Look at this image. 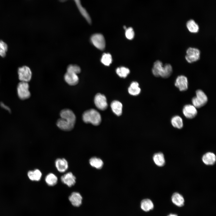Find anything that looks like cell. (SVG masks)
<instances>
[{
	"instance_id": "cell-1",
	"label": "cell",
	"mask_w": 216,
	"mask_h": 216,
	"mask_svg": "<svg viewBox=\"0 0 216 216\" xmlns=\"http://www.w3.org/2000/svg\"><path fill=\"white\" fill-rule=\"evenodd\" d=\"M61 118L57 122V126L61 129L70 131L74 127L76 117L74 112L69 109H64L60 112Z\"/></svg>"
},
{
	"instance_id": "cell-2",
	"label": "cell",
	"mask_w": 216,
	"mask_h": 216,
	"mask_svg": "<svg viewBox=\"0 0 216 216\" xmlns=\"http://www.w3.org/2000/svg\"><path fill=\"white\" fill-rule=\"evenodd\" d=\"M82 118L84 122L90 123L95 126L99 125L101 120L100 113L96 110L93 109L84 112L82 115Z\"/></svg>"
},
{
	"instance_id": "cell-3",
	"label": "cell",
	"mask_w": 216,
	"mask_h": 216,
	"mask_svg": "<svg viewBox=\"0 0 216 216\" xmlns=\"http://www.w3.org/2000/svg\"><path fill=\"white\" fill-rule=\"evenodd\" d=\"M208 100V98L205 93L202 90H197L196 91V96L192 99L193 105L196 108H200L205 105Z\"/></svg>"
},
{
	"instance_id": "cell-4",
	"label": "cell",
	"mask_w": 216,
	"mask_h": 216,
	"mask_svg": "<svg viewBox=\"0 0 216 216\" xmlns=\"http://www.w3.org/2000/svg\"><path fill=\"white\" fill-rule=\"evenodd\" d=\"M29 85L28 82L20 81L17 87V93L19 98L22 100L28 98L31 96L29 90Z\"/></svg>"
},
{
	"instance_id": "cell-5",
	"label": "cell",
	"mask_w": 216,
	"mask_h": 216,
	"mask_svg": "<svg viewBox=\"0 0 216 216\" xmlns=\"http://www.w3.org/2000/svg\"><path fill=\"white\" fill-rule=\"evenodd\" d=\"M186 54L185 58L187 61L189 63L194 62L200 58V52L197 48L189 47L186 51Z\"/></svg>"
},
{
	"instance_id": "cell-6",
	"label": "cell",
	"mask_w": 216,
	"mask_h": 216,
	"mask_svg": "<svg viewBox=\"0 0 216 216\" xmlns=\"http://www.w3.org/2000/svg\"><path fill=\"white\" fill-rule=\"evenodd\" d=\"M18 74L19 79L20 81L28 82L32 78L31 70L27 66L19 67L18 69Z\"/></svg>"
},
{
	"instance_id": "cell-7",
	"label": "cell",
	"mask_w": 216,
	"mask_h": 216,
	"mask_svg": "<svg viewBox=\"0 0 216 216\" xmlns=\"http://www.w3.org/2000/svg\"><path fill=\"white\" fill-rule=\"evenodd\" d=\"M90 41L93 45L96 48L104 50L105 47V41L103 35L101 34L96 33L93 34L90 38Z\"/></svg>"
},
{
	"instance_id": "cell-8",
	"label": "cell",
	"mask_w": 216,
	"mask_h": 216,
	"mask_svg": "<svg viewBox=\"0 0 216 216\" xmlns=\"http://www.w3.org/2000/svg\"><path fill=\"white\" fill-rule=\"evenodd\" d=\"M94 101L96 106L99 109L104 110L107 108V100L104 95L100 93L97 94L94 97Z\"/></svg>"
},
{
	"instance_id": "cell-9",
	"label": "cell",
	"mask_w": 216,
	"mask_h": 216,
	"mask_svg": "<svg viewBox=\"0 0 216 216\" xmlns=\"http://www.w3.org/2000/svg\"><path fill=\"white\" fill-rule=\"evenodd\" d=\"M175 85L180 91H186L188 87V81L187 77L183 75L178 76L176 79Z\"/></svg>"
},
{
	"instance_id": "cell-10",
	"label": "cell",
	"mask_w": 216,
	"mask_h": 216,
	"mask_svg": "<svg viewBox=\"0 0 216 216\" xmlns=\"http://www.w3.org/2000/svg\"><path fill=\"white\" fill-rule=\"evenodd\" d=\"M184 116L188 119H192L195 117L197 113L196 108L193 105L187 104L185 105L182 110Z\"/></svg>"
},
{
	"instance_id": "cell-11",
	"label": "cell",
	"mask_w": 216,
	"mask_h": 216,
	"mask_svg": "<svg viewBox=\"0 0 216 216\" xmlns=\"http://www.w3.org/2000/svg\"><path fill=\"white\" fill-rule=\"evenodd\" d=\"M62 182L69 187L74 185L76 183V177L71 172H68L62 176L61 178Z\"/></svg>"
},
{
	"instance_id": "cell-12",
	"label": "cell",
	"mask_w": 216,
	"mask_h": 216,
	"mask_svg": "<svg viewBox=\"0 0 216 216\" xmlns=\"http://www.w3.org/2000/svg\"><path fill=\"white\" fill-rule=\"evenodd\" d=\"M82 197L80 193L74 192L69 197V200L72 205L75 207H79L82 203Z\"/></svg>"
},
{
	"instance_id": "cell-13",
	"label": "cell",
	"mask_w": 216,
	"mask_h": 216,
	"mask_svg": "<svg viewBox=\"0 0 216 216\" xmlns=\"http://www.w3.org/2000/svg\"><path fill=\"white\" fill-rule=\"evenodd\" d=\"M64 78L65 81L70 86H75L79 81V78L77 74L68 72L65 74Z\"/></svg>"
},
{
	"instance_id": "cell-14",
	"label": "cell",
	"mask_w": 216,
	"mask_h": 216,
	"mask_svg": "<svg viewBox=\"0 0 216 216\" xmlns=\"http://www.w3.org/2000/svg\"><path fill=\"white\" fill-rule=\"evenodd\" d=\"M55 164L58 170L61 172H65L68 169V163L64 158H58L55 161Z\"/></svg>"
},
{
	"instance_id": "cell-15",
	"label": "cell",
	"mask_w": 216,
	"mask_h": 216,
	"mask_svg": "<svg viewBox=\"0 0 216 216\" xmlns=\"http://www.w3.org/2000/svg\"><path fill=\"white\" fill-rule=\"evenodd\" d=\"M60 2H63L67 0H59ZM77 7L81 14L84 17L87 22L89 24L92 22L91 19L89 14L86 10L82 6L81 4L80 0H74Z\"/></svg>"
},
{
	"instance_id": "cell-16",
	"label": "cell",
	"mask_w": 216,
	"mask_h": 216,
	"mask_svg": "<svg viewBox=\"0 0 216 216\" xmlns=\"http://www.w3.org/2000/svg\"><path fill=\"white\" fill-rule=\"evenodd\" d=\"M202 161L206 165H213L216 161L215 154L211 152H208L203 156Z\"/></svg>"
},
{
	"instance_id": "cell-17",
	"label": "cell",
	"mask_w": 216,
	"mask_h": 216,
	"mask_svg": "<svg viewBox=\"0 0 216 216\" xmlns=\"http://www.w3.org/2000/svg\"><path fill=\"white\" fill-rule=\"evenodd\" d=\"M171 200L172 203L177 206L182 207L184 205V198L182 195L178 193L173 194L171 197Z\"/></svg>"
},
{
	"instance_id": "cell-18",
	"label": "cell",
	"mask_w": 216,
	"mask_h": 216,
	"mask_svg": "<svg viewBox=\"0 0 216 216\" xmlns=\"http://www.w3.org/2000/svg\"><path fill=\"white\" fill-rule=\"evenodd\" d=\"M111 109L113 112L118 116L121 115L122 113V105L119 101L114 100L110 105Z\"/></svg>"
},
{
	"instance_id": "cell-19",
	"label": "cell",
	"mask_w": 216,
	"mask_h": 216,
	"mask_svg": "<svg viewBox=\"0 0 216 216\" xmlns=\"http://www.w3.org/2000/svg\"><path fill=\"white\" fill-rule=\"evenodd\" d=\"M172 72V68L171 65L166 64L163 65L160 73V76L166 78L170 77Z\"/></svg>"
},
{
	"instance_id": "cell-20",
	"label": "cell",
	"mask_w": 216,
	"mask_h": 216,
	"mask_svg": "<svg viewBox=\"0 0 216 216\" xmlns=\"http://www.w3.org/2000/svg\"><path fill=\"white\" fill-rule=\"evenodd\" d=\"M187 28L191 33H196L199 30L198 24L193 20L191 19L188 21L186 24Z\"/></svg>"
},
{
	"instance_id": "cell-21",
	"label": "cell",
	"mask_w": 216,
	"mask_h": 216,
	"mask_svg": "<svg viewBox=\"0 0 216 216\" xmlns=\"http://www.w3.org/2000/svg\"><path fill=\"white\" fill-rule=\"evenodd\" d=\"M153 158L155 164L158 166H163L165 164L164 156L161 152L155 154L153 155Z\"/></svg>"
},
{
	"instance_id": "cell-22",
	"label": "cell",
	"mask_w": 216,
	"mask_h": 216,
	"mask_svg": "<svg viewBox=\"0 0 216 216\" xmlns=\"http://www.w3.org/2000/svg\"><path fill=\"white\" fill-rule=\"evenodd\" d=\"M128 90L129 93L134 96L138 95L141 91V89L139 87V84L136 82H132L128 88Z\"/></svg>"
},
{
	"instance_id": "cell-23",
	"label": "cell",
	"mask_w": 216,
	"mask_h": 216,
	"mask_svg": "<svg viewBox=\"0 0 216 216\" xmlns=\"http://www.w3.org/2000/svg\"><path fill=\"white\" fill-rule=\"evenodd\" d=\"M42 173L38 169L33 171H29L28 172V176L30 180L33 181H38L41 177Z\"/></svg>"
},
{
	"instance_id": "cell-24",
	"label": "cell",
	"mask_w": 216,
	"mask_h": 216,
	"mask_svg": "<svg viewBox=\"0 0 216 216\" xmlns=\"http://www.w3.org/2000/svg\"><path fill=\"white\" fill-rule=\"evenodd\" d=\"M163 65L162 62L157 60L154 63L152 72L153 75L155 77H160V73L162 68Z\"/></svg>"
},
{
	"instance_id": "cell-25",
	"label": "cell",
	"mask_w": 216,
	"mask_h": 216,
	"mask_svg": "<svg viewBox=\"0 0 216 216\" xmlns=\"http://www.w3.org/2000/svg\"><path fill=\"white\" fill-rule=\"evenodd\" d=\"M154 206L153 202L149 199H144L141 202V207L144 211L148 212L152 209Z\"/></svg>"
},
{
	"instance_id": "cell-26",
	"label": "cell",
	"mask_w": 216,
	"mask_h": 216,
	"mask_svg": "<svg viewBox=\"0 0 216 216\" xmlns=\"http://www.w3.org/2000/svg\"><path fill=\"white\" fill-rule=\"evenodd\" d=\"M171 123L174 127L179 129H181L183 127L182 119L178 116H175L172 118Z\"/></svg>"
},
{
	"instance_id": "cell-27",
	"label": "cell",
	"mask_w": 216,
	"mask_h": 216,
	"mask_svg": "<svg viewBox=\"0 0 216 216\" xmlns=\"http://www.w3.org/2000/svg\"><path fill=\"white\" fill-rule=\"evenodd\" d=\"M45 181L48 185L50 186H53L57 184L58 178L54 174L50 173L46 176Z\"/></svg>"
},
{
	"instance_id": "cell-28",
	"label": "cell",
	"mask_w": 216,
	"mask_h": 216,
	"mask_svg": "<svg viewBox=\"0 0 216 216\" xmlns=\"http://www.w3.org/2000/svg\"><path fill=\"white\" fill-rule=\"evenodd\" d=\"M89 162L92 166L98 169L101 168L103 165L102 160L100 158L95 157L91 158Z\"/></svg>"
},
{
	"instance_id": "cell-29",
	"label": "cell",
	"mask_w": 216,
	"mask_h": 216,
	"mask_svg": "<svg viewBox=\"0 0 216 216\" xmlns=\"http://www.w3.org/2000/svg\"><path fill=\"white\" fill-rule=\"evenodd\" d=\"M116 72L119 76L125 78L129 74L130 71L129 69L127 68L121 67L117 68Z\"/></svg>"
},
{
	"instance_id": "cell-30",
	"label": "cell",
	"mask_w": 216,
	"mask_h": 216,
	"mask_svg": "<svg viewBox=\"0 0 216 216\" xmlns=\"http://www.w3.org/2000/svg\"><path fill=\"white\" fill-rule=\"evenodd\" d=\"M112 61L111 55L109 53H104L102 55L101 62L106 66H109L112 63Z\"/></svg>"
},
{
	"instance_id": "cell-31",
	"label": "cell",
	"mask_w": 216,
	"mask_h": 216,
	"mask_svg": "<svg viewBox=\"0 0 216 216\" xmlns=\"http://www.w3.org/2000/svg\"><path fill=\"white\" fill-rule=\"evenodd\" d=\"M81 71L80 67L77 65L70 64L67 68V72L77 74Z\"/></svg>"
},
{
	"instance_id": "cell-32",
	"label": "cell",
	"mask_w": 216,
	"mask_h": 216,
	"mask_svg": "<svg viewBox=\"0 0 216 216\" xmlns=\"http://www.w3.org/2000/svg\"><path fill=\"white\" fill-rule=\"evenodd\" d=\"M8 50L7 44L3 41L0 40V56L4 57Z\"/></svg>"
},
{
	"instance_id": "cell-33",
	"label": "cell",
	"mask_w": 216,
	"mask_h": 216,
	"mask_svg": "<svg viewBox=\"0 0 216 216\" xmlns=\"http://www.w3.org/2000/svg\"><path fill=\"white\" fill-rule=\"evenodd\" d=\"M125 35L126 38L130 40L132 39L134 36V32L133 28L129 27L125 29Z\"/></svg>"
},
{
	"instance_id": "cell-34",
	"label": "cell",
	"mask_w": 216,
	"mask_h": 216,
	"mask_svg": "<svg viewBox=\"0 0 216 216\" xmlns=\"http://www.w3.org/2000/svg\"><path fill=\"white\" fill-rule=\"evenodd\" d=\"M1 105L2 106V107H4L5 109H6L7 110L9 111V110H10L9 108L8 107V106H6V105H5L3 104H2H2H1Z\"/></svg>"
},
{
	"instance_id": "cell-35",
	"label": "cell",
	"mask_w": 216,
	"mask_h": 216,
	"mask_svg": "<svg viewBox=\"0 0 216 216\" xmlns=\"http://www.w3.org/2000/svg\"><path fill=\"white\" fill-rule=\"evenodd\" d=\"M167 216H178L177 215L175 214H169Z\"/></svg>"
}]
</instances>
